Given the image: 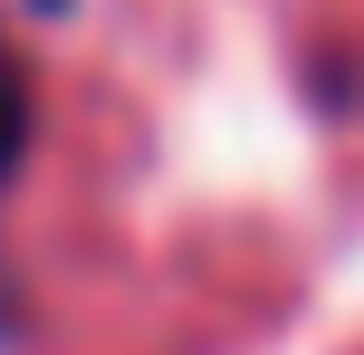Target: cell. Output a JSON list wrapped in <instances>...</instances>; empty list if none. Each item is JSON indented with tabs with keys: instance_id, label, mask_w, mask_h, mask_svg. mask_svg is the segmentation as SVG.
I'll use <instances>...</instances> for the list:
<instances>
[{
	"instance_id": "cell-1",
	"label": "cell",
	"mask_w": 364,
	"mask_h": 355,
	"mask_svg": "<svg viewBox=\"0 0 364 355\" xmlns=\"http://www.w3.org/2000/svg\"><path fill=\"white\" fill-rule=\"evenodd\" d=\"M29 125H38V106H29V68H19V48L0 38V192H10L19 164H29Z\"/></svg>"
},
{
	"instance_id": "cell-2",
	"label": "cell",
	"mask_w": 364,
	"mask_h": 355,
	"mask_svg": "<svg viewBox=\"0 0 364 355\" xmlns=\"http://www.w3.org/2000/svg\"><path fill=\"white\" fill-rule=\"evenodd\" d=\"M19 337V298H10V279H0V346Z\"/></svg>"
}]
</instances>
